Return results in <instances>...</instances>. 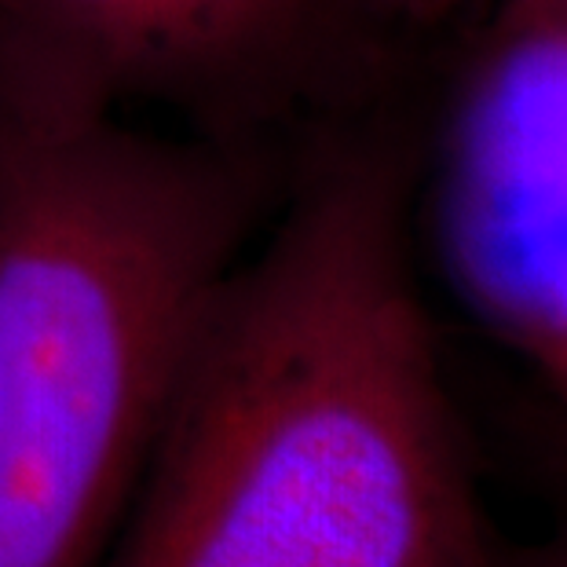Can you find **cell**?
<instances>
[{"instance_id": "3957f363", "label": "cell", "mask_w": 567, "mask_h": 567, "mask_svg": "<svg viewBox=\"0 0 567 567\" xmlns=\"http://www.w3.org/2000/svg\"><path fill=\"white\" fill-rule=\"evenodd\" d=\"M454 0H0V95L297 158L403 103Z\"/></svg>"}, {"instance_id": "8992f818", "label": "cell", "mask_w": 567, "mask_h": 567, "mask_svg": "<svg viewBox=\"0 0 567 567\" xmlns=\"http://www.w3.org/2000/svg\"><path fill=\"white\" fill-rule=\"evenodd\" d=\"M498 567H567V516H564V524L542 542H524V546L502 542Z\"/></svg>"}, {"instance_id": "6da1fadb", "label": "cell", "mask_w": 567, "mask_h": 567, "mask_svg": "<svg viewBox=\"0 0 567 567\" xmlns=\"http://www.w3.org/2000/svg\"><path fill=\"white\" fill-rule=\"evenodd\" d=\"M417 184L406 103L297 154L106 567H498L414 275Z\"/></svg>"}, {"instance_id": "52a82bcc", "label": "cell", "mask_w": 567, "mask_h": 567, "mask_svg": "<svg viewBox=\"0 0 567 567\" xmlns=\"http://www.w3.org/2000/svg\"><path fill=\"white\" fill-rule=\"evenodd\" d=\"M487 4L509 11V16L535 22V27L567 38V0H487Z\"/></svg>"}, {"instance_id": "277c9868", "label": "cell", "mask_w": 567, "mask_h": 567, "mask_svg": "<svg viewBox=\"0 0 567 567\" xmlns=\"http://www.w3.org/2000/svg\"><path fill=\"white\" fill-rule=\"evenodd\" d=\"M484 11L421 140L440 260L480 322L567 257V38Z\"/></svg>"}, {"instance_id": "ba28073f", "label": "cell", "mask_w": 567, "mask_h": 567, "mask_svg": "<svg viewBox=\"0 0 567 567\" xmlns=\"http://www.w3.org/2000/svg\"><path fill=\"white\" fill-rule=\"evenodd\" d=\"M553 468L560 476V491L567 498V414L564 410H553Z\"/></svg>"}, {"instance_id": "7a4b0ae2", "label": "cell", "mask_w": 567, "mask_h": 567, "mask_svg": "<svg viewBox=\"0 0 567 567\" xmlns=\"http://www.w3.org/2000/svg\"><path fill=\"white\" fill-rule=\"evenodd\" d=\"M271 173L0 95V567H106Z\"/></svg>"}, {"instance_id": "5b68a950", "label": "cell", "mask_w": 567, "mask_h": 567, "mask_svg": "<svg viewBox=\"0 0 567 567\" xmlns=\"http://www.w3.org/2000/svg\"><path fill=\"white\" fill-rule=\"evenodd\" d=\"M487 330L524 355L567 414V257L553 260L484 319Z\"/></svg>"}, {"instance_id": "9c48e42d", "label": "cell", "mask_w": 567, "mask_h": 567, "mask_svg": "<svg viewBox=\"0 0 567 567\" xmlns=\"http://www.w3.org/2000/svg\"><path fill=\"white\" fill-rule=\"evenodd\" d=\"M454 4H457V8H462V11H465V19H468V22H476L480 16H484L487 0H454Z\"/></svg>"}]
</instances>
